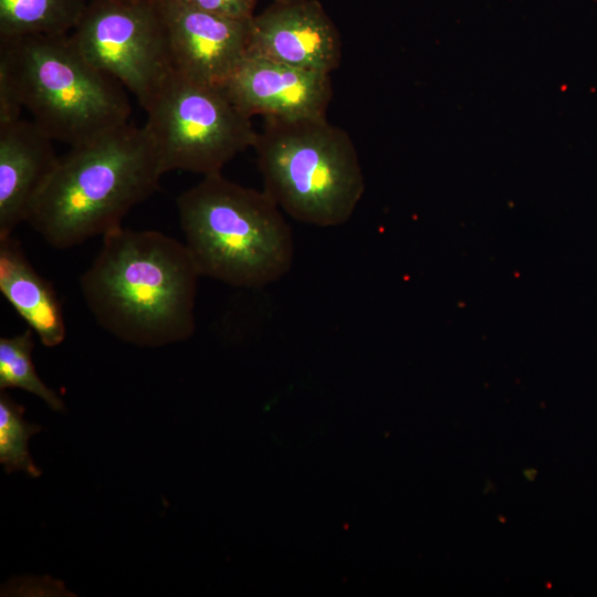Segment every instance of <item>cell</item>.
<instances>
[{"mask_svg": "<svg viewBox=\"0 0 597 597\" xmlns=\"http://www.w3.org/2000/svg\"><path fill=\"white\" fill-rule=\"evenodd\" d=\"M87 0H0V39L70 34Z\"/></svg>", "mask_w": 597, "mask_h": 597, "instance_id": "cell-13", "label": "cell"}, {"mask_svg": "<svg viewBox=\"0 0 597 597\" xmlns=\"http://www.w3.org/2000/svg\"><path fill=\"white\" fill-rule=\"evenodd\" d=\"M0 76L54 142L82 145L129 123L125 87L93 66L70 34L0 39Z\"/></svg>", "mask_w": 597, "mask_h": 597, "instance_id": "cell-4", "label": "cell"}, {"mask_svg": "<svg viewBox=\"0 0 597 597\" xmlns=\"http://www.w3.org/2000/svg\"><path fill=\"white\" fill-rule=\"evenodd\" d=\"M177 210L184 243L200 276L256 289L290 271L292 231L264 190L210 174L180 193Z\"/></svg>", "mask_w": 597, "mask_h": 597, "instance_id": "cell-3", "label": "cell"}, {"mask_svg": "<svg viewBox=\"0 0 597 597\" xmlns=\"http://www.w3.org/2000/svg\"><path fill=\"white\" fill-rule=\"evenodd\" d=\"M273 2H277V3H285V2H293V1H298V0H272Z\"/></svg>", "mask_w": 597, "mask_h": 597, "instance_id": "cell-17", "label": "cell"}, {"mask_svg": "<svg viewBox=\"0 0 597 597\" xmlns=\"http://www.w3.org/2000/svg\"><path fill=\"white\" fill-rule=\"evenodd\" d=\"M102 238L80 280L96 323L137 346L188 339L196 327L200 274L186 244L159 231L123 227Z\"/></svg>", "mask_w": 597, "mask_h": 597, "instance_id": "cell-1", "label": "cell"}, {"mask_svg": "<svg viewBox=\"0 0 597 597\" xmlns=\"http://www.w3.org/2000/svg\"><path fill=\"white\" fill-rule=\"evenodd\" d=\"M171 67L193 81L223 86L248 54L249 22L159 0Z\"/></svg>", "mask_w": 597, "mask_h": 597, "instance_id": "cell-8", "label": "cell"}, {"mask_svg": "<svg viewBox=\"0 0 597 597\" xmlns=\"http://www.w3.org/2000/svg\"><path fill=\"white\" fill-rule=\"evenodd\" d=\"M253 148L264 191L293 219L335 227L354 213L365 191L352 137L326 117L264 119Z\"/></svg>", "mask_w": 597, "mask_h": 597, "instance_id": "cell-5", "label": "cell"}, {"mask_svg": "<svg viewBox=\"0 0 597 597\" xmlns=\"http://www.w3.org/2000/svg\"><path fill=\"white\" fill-rule=\"evenodd\" d=\"M0 292L45 347L66 336L61 301L52 286L28 260L13 234L0 238Z\"/></svg>", "mask_w": 597, "mask_h": 597, "instance_id": "cell-12", "label": "cell"}, {"mask_svg": "<svg viewBox=\"0 0 597 597\" xmlns=\"http://www.w3.org/2000/svg\"><path fill=\"white\" fill-rule=\"evenodd\" d=\"M163 175L146 128L127 123L59 156L27 222L49 245L70 249L121 228Z\"/></svg>", "mask_w": 597, "mask_h": 597, "instance_id": "cell-2", "label": "cell"}, {"mask_svg": "<svg viewBox=\"0 0 597 597\" xmlns=\"http://www.w3.org/2000/svg\"><path fill=\"white\" fill-rule=\"evenodd\" d=\"M342 51L338 29L317 0L273 2L249 22L248 54L332 74Z\"/></svg>", "mask_w": 597, "mask_h": 597, "instance_id": "cell-10", "label": "cell"}, {"mask_svg": "<svg viewBox=\"0 0 597 597\" xmlns=\"http://www.w3.org/2000/svg\"><path fill=\"white\" fill-rule=\"evenodd\" d=\"M213 14L250 20L255 13L256 0H177Z\"/></svg>", "mask_w": 597, "mask_h": 597, "instance_id": "cell-16", "label": "cell"}, {"mask_svg": "<svg viewBox=\"0 0 597 597\" xmlns=\"http://www.w3.org/2000/svg\"><path fill=\"white\" fill-rule=\"evenodd\" d=\"M53 139L33 121L0 125V238L27 222L34 198L59 156Z\"/></svg>", "mask_w": 597, "mask_h": 597, "instance_id": "cell-11", "label": "cell"}, {"mask_svg": "<svg viewBox=\"0 0 597 597\" xmlns=\"http://www.w3.org/2000/svg\"><path fill=\"white\" fill-rule=\"evenodd\" d=\"M70 39L143 108L172 71L159 0H91Z\"/></svg>", "mask_w": 597, "mask_h": 597, "instance_id": "cell-7", "label": "cell"}, {"mask_svg": "<svg viewBox=\"0 0 597 597\" xmlns=\"http://www.w3.org/2000/svg\"><path fill=\"white\" fill-rule=\"evenodd\" d=\"M24 407L18 405L6 390L0 394V463L7 473L24 471L33 478L42 474L28 448L29 439L42 430L23 418Z\"/></svg>", "mask_w": 597, "mask_h": 597, "instance_id": "cell-15", "label": "cell"}, {"mask_svg": "<svg viewBox=\"0 0 597 597\" xmlns=\"http://www.w3.org/2000/svg\"><path fill=\"white\" fill-rule=\"evenodd\" d=\"M331 75L247 54L223 86L251 118L300 121L326 117L333 97Z\"/></svg>", "mask_w": 597, "mask_h": 597, "instance_id": "cell-9", "label": "cell"}, {"mask_svg": "<svg viewBox=\"0 0 597 597\" xmlns=\"http://www.w3.org/2000/svg\"><path fill=\"white\" fill-rule=\"evenodd\" d=\"M31 328L11 337L0 338V389H23L40 397L51 409L63 411L64 404L38 376L33 362Z\"/></svg>", "mask_w": 597, "mask_h": 597, "instance_id": "cell-14", "label": "cell"}, {"mask_svg": "<svg viewBox=\"0 0 597 597\" xmlns=\"http://www.w3.org/2000/svg\"><path fill=\"white\" fill-rule=\"evenodd\" d=\"M144 109V127L164 174L221 172L258 137L251 117L232 102L224 86L193 81L174 70Z\"/></svg>", "mask_w": 597, "mask_h": 597, "instance_id": "cell-6", "label": "cell"}]
</instances>
